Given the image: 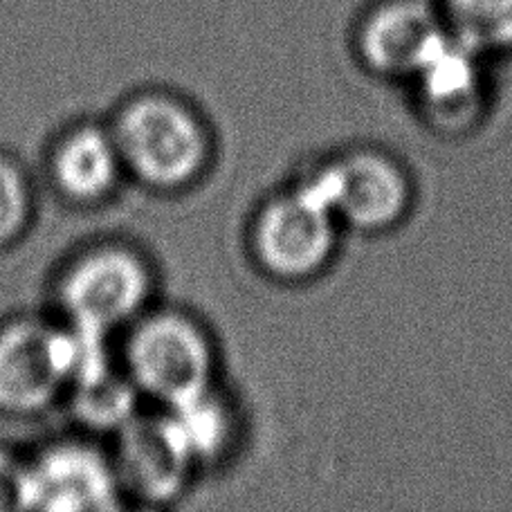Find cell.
<instances>
[{"instance_id": "cell-2", "label": "cell", "mask_w": 512, "mask_h": 512, "mask_svg": "<svg viewBox=\"0 0 512 512\" xmlns=\"http://www.w3.org/2000/svg\"><path fill=\"white\" fill-rule=\"evenodd\" d=\"M337 218L310 182L263 209L256 225V252L270 272L306 279L331 259Z\"/></svg>"}, {"instance_id": "cell-7", "label": "cell", "mask_w": 512, "mask_h": 512, "mask_svg": "<svg viewBox=\"0 0 512 512\" xmlns=\"http://www.w3.org/2000/svg\"><path fill=\"white\" fill-rule=\"evenodd\" d=\"M115 506L111 472L97 454L61 447L23 472L21 508L104 510Z\"/></svg>"}, {"instance_id": "cell-15", "label": "cell", "mask_w": 512, "mask_h": 512, "mask_svg": "<svg viewBox=\"0 0 512 512\" xmlns=\"http://www.w3.org/2000/svg\"><path fill=\"white\" fill-rule=\"evenodd\" d=\"M21 479L23 472L0 454V510L21 506Z\"/></svg>"}, {"instance_id": "cell-3", "label": "cell", "mask_w": 512, "mask_h": 512, "mask_svg": "<svg viewBox=\"0 0 512 512\" xmlns=\"http://www.w3.org/2000/svg\"><path fill=\"white\" fill-rule=\"evenodd\" d=\"M337 223L382 230L398 223L409 207L411 187L396 162L382 153L358 151L335 160L310 180Z\"/></svg>"}, {"instance_id": "cell-6", "label": "cell", "mask_w": 512, "mask_h": 512, "mask_svg": "<svg viewBox=\"0 0 512 512\" xmlns=\"http://www.w3.org/2000/svg\"><path fill=\"white\" fill-rule=\"evenodd\" d=\"M144 292L146 274L140 261L128 252L104 250L72 268L63 286V301L79 328L104 335L135 313Z\"/></svg>"}, {"instance_id": "cell-11", "label": "cell", "mask_w": 512, "mask_h": 512, "mask_svg": "<svg viewBox=\"0 0 512 512\" xmlns=\"http://www.w3.org/2000/svg\"><path fill=\"white\" fill-rule=\"evenodd\" d=\"M162 423L187 459L212 454L225 436L223 414L216 402L209 400L207 391L171 405V416Z\"/></svg>"}, {"instance_id": "cell-13", "label": "cell", "mask_w": 512, "mask_h": 512, "mask_svg": "<svg viewBox=\"0 0 512 512\" xmlns=\"http://www.w3.org/2000/svg\"><path fill=\"white\" fill-rule=\"evenodd\" d=\"M79 405L81 411L99 425H111L113 420H122L131 407V398L122 384H115L102 371L99 376L79 382Z\"/></svg>"}, {"instance_id": "cell-14", "label": "cell", "mask_w": 512, "mask_h": 512, "mask_svg": "<svg viewBox=\"0 0 512 512\" xmlns=\"http://www.w3.org/2000/svg\"><path fill=\"white\" fill-rule=\"evenodd\" d=\"M27 214V191L14 167L0 162V243L21 230Z\"/></svg>"}, {"instance_id": "cell-4", "label": "cell", "mask_w": 512, "mask_h": 512, "mask_svg": "<svg viewBox=\"0 0 512 512\" xmlns=\"http://www.w3.org/2000/svg\"><path fill=\"white\" fill-rule=\"evenodd\" d=\"M128 360L140 387L169 405L207 391V344L185 319L158 317L146 322L133 337Z\"/></svg>"}, {"instance_id": "cell-10", "label": "cell", "mask_w": 512, "mask_h": 512, "mask_svg": "<svg viewBox=\"0 0 512 512\" xmlns=\"http://www.w3.org/2000/svg\"><path fill=\"white\" fill-rule=\"evenodd\" d=\"M189 459L160 425H135L124 441V465L131 481L149 497H162L176 488L182 465Z\"/></svg>"}, {"instance_id": "cell-5", "label": "cell", "mask_w": 512, "mask_h": 512, "mask_svg": "<svg viewBox=\"0 0 512 512\" xmlns=\"http://www.w3.org/2000/svg\"><path fill=\"white\" fill-rule=\"evenodd\" d=\"M75 333L63 335L36 324H16L0 335V405L39 409L75 373Z\"/></svg>"}, {"instance_id": "cell-8", "label": "cell", "mask_w": 512, "mask_h": 512, "mask_svg": "<svg viewBox=\"0 0 512 512\" xmlns=\"http://www.w3.org/2000/svg\"><path fill=\"white\" fill-rule=\"evenodd\" d=\"M450 41L423 3L400 0L378 9L362 30V54L387 75H420Z\"/></svg>"}, {"instance_id": "cell-12", "label": "cell", "mask_w": 512, "mask_h": 512, "mask_svg": "<svg viewBox=\"0 0 512 512\" xmlns=\"http://www.w3.org/2000/svg\"><path fill=\"white\" fill-rule=\"evenodd\" d=\"M450 18L465 48H512V0H450Z\"/></svg>"}, {"instance_id": "cell-1", "label": "cell", "mask_w": 512, "mask_h": 512, "mask_svg": "<svg viewBox=\"0 0 512 512\" xmlns=\"http://www.w3.org/2000/svg\"><path fill=\"white\" fill-rule=\"evenodd\" d=\"M115 144L137 176L158 187L182 185L205 160V137L194 117L162 97L128 106Z\"/></svg>"}, {"instance_id": "cell-9", "label": "cell", "mask_w": 512, "mask_h": 512, "mask_svg": "<svg viewBox=\"0 0 512 512\" xmlns=\"http://www.w3.org/2000/svg\"><path fill=\"white\" fill-rule=\"evenodd\" d=\"M120 158L115 140L95 128H84L61 146L54 169L70 196L90 200L111 189Z\"/></svg>"}]
</instances>
